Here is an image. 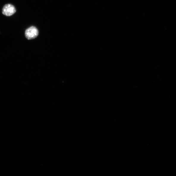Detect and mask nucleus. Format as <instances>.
I'll list each match as a JSON object with an SVG mask.
<instances>
[{
    "label": "nucleus",
    "mask_w": 176,
    "mask_h": 176,
    "mask_svg": "<svg viewBox=\"0 0 176 176\" xmlns=\"http://www.w3.org/2000/svg\"><path fill=\"white\" fill-rule=\"evenodd\" d=\"M38 34V29L34 26L30 27L27 29L25 32V36L26 38L29 40L35 38Z\"/></svg>",
    "instance_id": "nucleus-1"
},
{
    "label": "nucleus",
    "mask_w": 176,
    "mask_h": 176,
    "mask_svg": "<svg viewBox=\"0 0 176 176\" xmlns=\"http://www.w3.org/2000/svg\"><path fill=\"white\" fill-rule=\"evenodd\" d=\"M16 12L15 7L11 4H7L3 8L2 13L3 15L10 16L14 15Z\"/></svg>",
    "instance_id": "nucleus-2"
}]
</instances>
